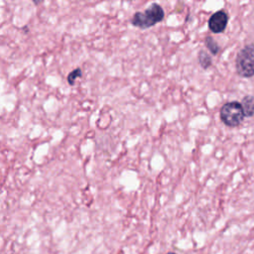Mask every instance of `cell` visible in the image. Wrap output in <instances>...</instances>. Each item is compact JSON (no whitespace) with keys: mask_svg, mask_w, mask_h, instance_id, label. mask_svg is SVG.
<instances>
[{"mask_svg":"<svg viewBox=\"0 0 254 254\" xmlns=\"http://www.w3.org/2000/svg\"><path fill=\"white\" fill-rule=\"evenodd\" d=\"M168 254H176L175 252H170V253H168Z\"/></svg>","mask_w":254,"mask_h":254,"instance_id":"cell-10","label":"cell"},{"mask_svg":"<svg viewBox=\"0 0 254 254\" xmlns=\"http://www.w3.org/2000/svg\"><path fill=\"white\" fill-rule=\"evenodd\" d=\"M81 76V69L79 67L73 69L72 71H70L67 75V82L70 84V85H73L74 84V81L76 78L80 77Z\"/></svg>","mask_w":254,"mask_h":254,"instance_id":"cell-8","label":"cell"},{"mask_svg":"<svg viewBox=\"0 0 254 254\" xmlns=\"http://www.w3.org/2000/svg\"><path fill=\"white\" fill-rule=\"evenodd\" d=\"M164 16L163 8L159 4L153 3L144 12H136L131 19V23L135 27L147 29L161 22Z\"/></svg>","mask_w":254,"mask_h":254,"instance_id":"cell-1","label":"cell"},{"mask_svg":"<svg viewBox=\"0 0 254 254\" xmlns=\"http://www.w3.org/2000/svg\"><path fill=\"white\" fill-rule=\"evenodd\" d=\"M241 105L246 117H252L254 115V96L245 95L241 100Z\"/></svg>","mask_w":254,"mask_h":254,"instance_id":"cell-5","label":"cell"},{"mask_svg":"<svg viewBox=\"0 0 254 254\" xmlns=\"http://www.w3.org/2000/svg\"><path fill=\"white\" fill-rule=\"evenodd\" d=\"M205 46L208 49V51L212 54V55H217V53L219 52V46L217 45V43L211 38V37H206L205 38Z\"/></svg>","mask_w":254,"mask_h":254,"instance_id":"cell-7","label":"cell"},{"mask_svg":"<svg viewBox=\"0 0 254 254\" xmlns=\"http://www.w3.org/2000/svg\"><path fill=\"white\" fill-rule=\"evenodd\" d=\"M33 1H34V3H35L36 5H38L39 2H42V0H33Z\"/></svg>","mask_w":254,"mask_h":254,"instance_id":"cell-9","label":"cell"},{"mask_svg":"<svg viewBox=\"0 0 254 254\" xmlns=\"http://www.w3.org/2000/svg\"><path fill=\"white\" fill-rule=\"evenodd\" d=\"M235 67L238 75L252 77L254 75V44L246 45L237 54Z\"/></svg>","mask_w":254,"mask_h":254,"instance_id":"cell-2","label":"cell"},{"mask_svg":"<svg viewBox=\"0 0 254 254\" xmlns=\"http://www.w3.org/2000/svg\"><path fill=\"white\" fill-rule=\"evenodd\" d=\"M198 62L199 64L203 67V68H207L211 65L212 62H211V58L209 57V55L205 52V51H200L198 53Z\"/></svg>","mask_w":254,"mask_h":254,"instance_id":"cell-6","label":"cell"},{"mask_svg":"<svg viewBox=\"0 0 254 254\" xmlns=\"http://www.w3.org/2000/svg\"><path fill=\"white\" fill-rule=\"evenodd\" d=\"M228 23V15L224 10L213 13L208 20V28L214 34L222 33Z\"/></svg>","mask_w":254,"mask_h":254,"instance_id":"cell-4","label":"cell"},{"mask_svg":"<svg viewBox=\"0 0 254 254\" xmlns=\"http://www.w3.org/2000/svg\"><path fill=\"white\" fill-rule=\"evenodd\" d=\"M219 114L223 124L228 127H236L240 125L245 117L242 105L238 101L224 103L220 108Z\"/></svg>","mask_w":254,"mask_h":254,"instance_id":"cell-3","label":"cell"}]
</instances>
